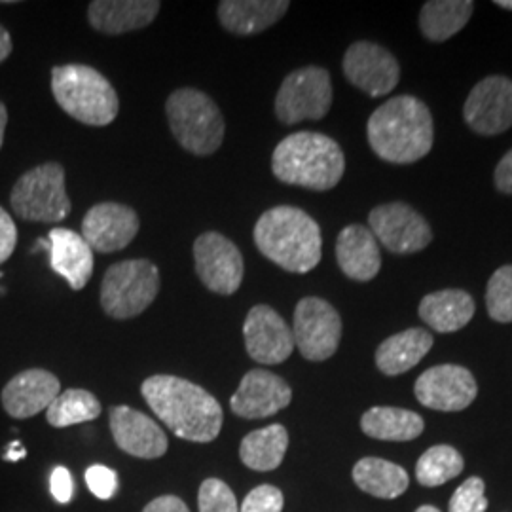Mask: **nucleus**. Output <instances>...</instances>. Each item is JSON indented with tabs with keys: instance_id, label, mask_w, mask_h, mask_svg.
<instances>
[{
	"instance_id": "nucleus-1",
	"label": "nucleus",
	"mask_w": 512,
	"mask_h": 512,
	"mask_svg": "<svg viewBox=\"0 0 512 512\" xmlns=\"http://www.w3.org/2000/svg\"><path fill=\"white\" fill-rule=\"evenodd\" d=\"M152 412L167 429L188 442H213L220 435L224 414L219 401L200 385L179 376L156 374L141 385Z\"/></svg>"
},
{
	"instance_id": "nucleus-2",
	"label": "nucleus",
	"mask_w": 512,
	"mask_h": 512,
	"mask_svg": "<svg viewBox=\"0 0 512 512\" xmlns=\"http://www.w3.org/2000/svg\"><path fill=\"white\" fill-rule=\"evenodd\" d=\"M366 137L374 154L384 162L414 164L433 148L431 110L418 97H393L370 114Z\"/></svg>"
},
{
	"instance_id": "nucleus-3",
	"label": "nucleus",
	"mask_w": 512,
	"mask_h": 512,
	"mask_svg": "<svg viewBox=\"0 0 512 512\" xmlns=\"http://www.w3.org/2000/svg\"><path fill=\"white\" fill-rule=\"evenodd\" d=\"M258 251L291 274H308L323 256L321 228L298 207L277 205L255 226Z\"/></svg>"
},
{
	"instance_id": "nucleus-4",
	"label": "nucleus",
	"mask_w": 512,
	"mask_h": 512,
	"mask_svg": "<svg viewBox=\"0 0 512 512\" xmlns=\"http://www.w3.org/2000/svg\"><path fill=\"white\" fill-rule=\"evenodd\" d=\"M272 169L281 183L325 192L342 181L346 158L329 135L300 131L275 147Z\"/></svg>"
},
{
	"instance_id": "nucleus-5",
	"label": "nucleus",
	"mask_w": 512,
	"mask_h": 512,
	"mask_svg": "<svg viewBox=\"0 0 512 512\" xmlns=\"http://www.w3.org/2000/svg\"><path fill=\"white\" fill-rule=\"evenodd\" d=\"M52 93L61 109L86 126H109L120 110L118 93L112 84L88 65L54 67Z\"/></svg>"
},
{
	"instance_id": "nucleus-6",
	"label": "nucleus",
	"mask_w": 512,
	"mask_h": 512,
	"mask_svg": "<svg viewBox=\"0 0 512 512\" xmlns=\"http://www.w3.org/2000/svg\"><path fill=\"white\" fill-rule=\"evenodd\" d=\"M169 129L179 145L196 156H211L224 141V118L217 103L196 90L181 88L165 103Z\"/></svg>"
},
{
	"instance_id": "nucleus-7",
	"label": "nucleus",
	"mask_w": 512,
	"mask_h": 512,
	"mask_svg": "<svg viewBox=\"0 0 512 512\" xmlns=\"http://www.w3.org/2000/svg\"><path fill=\"white\" fill-rule=\"evenodd\" d=\"M160 293V272L150 260L135 258L112 264L101 283V308L112 319L141 315Z\"/></svg>"
},
{
	"instance_id": "nucleus-8",
	"label": "nucleus",
	"mask_w": 512,
	"mask_h": 512,
	"mask_svg": "<svg viewBox=\"0 0 512 512\" xmlns=\"http://www.w3.org/2000/svg\"><path fill=\"white\" fill-rule=\"evenodd\" d=\"M10 203L19 219L27 222H61L71 213L65 186V169L57 162L38 165L14 184Z\"/></svg>"
},
{
	"instance_id": "nucleus-9",
	"label": "nucleus",
	"mask_w": 512,
	"mask_h": 512,
	"mask_svg": "<svg viewBox=\"0 0 512 512\" xmlns=\"http://www.w3.org/2000/svg\"><path fill=\"white\" fill-rule=\"evenodd\" d=\"M332 107L330 74L323 67H304L289 74L275 97L279 122L294 126L304 120H321Z\"/></svg>"
},
{
	"instance_id": "nucleus-10",
	"label": "nucleus",
	"mask_w": 512,
	"mask_h": 512,
	"mask_svg": "<svg viewBox=\"0 0 512 512\" xmlns=\"http://www.w3.org/2000/svg\"><path fill=\"white\" fill-rule=\"evenodd\" d=\"M293 336L294 346L304 359L313 363L327 361L342 340L340 313L323 298H302L294 310Z\"/></svg>"
},
{
	"instance_id": "nucleus-11",
	"label": "nucleus",
	"mask_w": 512,
	"mask_h": 512,
	"mask_svg": "<svg viewBox=\"0 0 512 512\" xmlns=\"http://www.w3.org/2000/svg\"><path fill=\"white\" fill-rule=\"evenodd\" d=\"M370 232L395 255H410L433 241V230L416 209L406 203L378 205L368 215Z\"/></svg>"
},
{
	"instance_id": "nucleus-12",
	"label": "nucleus",
	"mask_w": 512,
	"mask_h": 512,
	"mask_svg": "<svg viewBox=\"0 0 512 512\" xmlns=\"http://www.w3.org/2000/svg\"><path fill=\"white\" fill-rule=\"evenodd\" d=\"M196 272L211 293L230 296L241 287L245 264L234 241L219 232H205L194 241Z\"/></svg>"
},
{
	"instance_id": "nucleus-13",
	"label": "nucleus",
	"mask_w": 512,
	"mask_h": 512,
	"mask_svg": "<svg viewBox=\"0 0 512 512\" xmlns=\"http://www.w3.org/2000/svg\"><path fill=\"white\" fill-rule=\"evenodd\" d=\"M342 67L349 82L370 97H384L401 80V67L395 55L368 40L349 46Z\"/></svg>"
},
{
	"instance_id": "nucleus-14",
	"label": "nucleus",
	"mask_w": 512,
	"mask_h": 512,
	"mask_svg": "<svg viewBox=\"0 0 512 512\" xmlns=\"http://www.w3.org/2000/svg\"><path fill=\"white\" fill-rule=\"evenodd\" d=\"M467 126L486 137L512 128V80L501 74L480 80L465 99Z\"/></svg>"
},
{
	"instance_id": "nucleus-15",
	"label": "nucleus",
	"mask_w": 512,
	"mask_h": 512,
	"mask_svg": "<svg viewBox=\"0 0 512 512\" xmlns=\"http://www.w3.org/2000/svg\"><path fill=\"white\" fill-rule=\"evenodd\" d=\"M245 349L260 365H281L294 351L293 329L270 306L251 308L243 325Z\"/></svg>"
},
{
	"instance_id": "nucleus-16",
	"label": "nucleus",
	"mask_w": 512,
	"mask_h": 512,
	"mask_svg": "<svg viewBox=\"0 0 512 512\" xmlns=\"http://www.w3.org/2000/svg\"><path fill=\"white\" fill-rule=\"evenodd\" d=\"M416 399L439 412H459L471 406L478 387L475 376L459 365H439L425 370L416 380Z\"/></svg>"
},
{
	"instance_id": "nucleus-17",
	"label": "nucleus",
	"mask_w": 512,
	"mask_h": 512,
	"mask_svg": "<svg viewBox=\"0 0 512 512\" xmlns=\"http://www.w3.org/2000/svg\"><path fill=\"white\" fill-rule=\"evenodd\" d=\"M141 228L139 215L122 203H97L84 215L82 238L92 251L110 255L124 251Z\"/></svg>"
},
{
	"instance_id": "nucleus-18",
	"label": "nucleus",
	"mask_w": 512,
	"mask_h": 512,
	"mask_svg": "<svg viewBox=\"0 0 512 512\" xmlns=\"http://www.w3.org/2000/svg\"><path fill=\"white\" fill-rule=\"evenodd\" d=\"M293 401V389L274 372L249 370L230 399L232 412L243 420H262L285 410Z\"/></svg>"
},
{
	"instance_id": "nucleus-19",
	"label": "nucleus",
	"mask_w": 512,
	"mask_h": 512,
	"mask_svg": "<svg viewBox=\"0 0 512 512\" xmlns=\"http://www.w3.org/2000/svg\"><path fill=\"white\" fill-rule=\"evenodd\" d=\"M109 423L112 439L122 452L139 459L165 456L169 448L167 435L147 414L124 404L110 406Z\"/></svg>"
},
{
	"instance_id": "nucleus-20",
	"label": "nucleus",
	"mask_w": 512,
	"mask_h": 512,
	"mask_svg": "<svg viewBox=\"0 0 512 512\" xmlns=\"http://www.w3.org/2000/svg\"><path fill=\"white\" fill-rule=\"evenodd\" d=\"M61 393V384L52 372L31 368L16 374L2 389V408L16 420H29L48 410Z\"/></svg>"
},
{
	"instance_id": "nucleus-21",
	"label": "nucleus",
	"mask_w": 512,
	"mask_h": 512,
	"mask_svg": "<svg viewBox=\"0 0 512 512\" xmlns=\"http://www.w3.org/2000/svg\"><path fill=\"white\" fill-rule=\"evenodd\" d=\"M158 0H93L88 19L95 31L124 35L148 27L160 12Z\"/></svg>"
},
{
	"instance_id": "nucleus-22",
	"label": "nucleus",
	"mask_w": 512,
	"mask_h": 512,
	"mask_svg": "<svg viewBox=\"0 0 512 512\" xmlns=\"http://www.w3.org/2000/svg\"><path fill=\"white\" fill-rule=\"evenodd\" d=\"M336 260L342 274L361 283L372 281L382 268L380 245L372 232L361 224H349L340 232Z\"/></svg>"
},
{
	"instance_id": "nucleus-23",
	"label": "nucleus",
	"mask_w": 512,
	"mask_h": 512,
	"mask_svg": "<svg viewBox=\"0 0 512 512\" xmlns=\"http://www.w3.org/2000/svg\"><path fill=\"white\" fill-rule=\"evenodd\" d=\"M48 243L52 270L61 275L73 291H82L93 274L92 247L67 228H54L48 234Z\"/></svg>"
},
{
	"instance_id": "nucleus-24",
	"label": "nucleus",
	"mask_w": 512,
	"mask_h": 512,
	"mask_svg": "<svg viewBox=\"0 0 512 512\" xmlns=\"http://www.w3.org/2000/svg\"><path fill=\"white\" fill-rule=\"evenodd\" d=\"M287 0H222L220 25L238 37L258 35L274 27L289 10Z\"/></svg>"
},
{
	"instance_id": "nucleus-25",
	"label": "nucleus",
	"mask_w": 512,
	"mask_h": 512,
	"mask_svg": "<svg viewBox=\"0 0 512 512\" xmlns=\"http://www.w3.org/2000/svg\"><path fill=\"white\" fill-rule=\"evenodd\" d=\"M475 311V300L471 294L461 289H444L423 296L418 313L431 329L448 334L467 327Z\"/></svg>"
},
{
	"instance_id": "nucleus-26",
	"label": "nucleus",
	"mask_w": 512,
	"mask_h": 512,
	"mask_svg": "<svg viewBox=\"0 0 512 512\" xmlns=\"http://www.w3.org/2000/svg\"><path fill=\"white\" fill-rule=\"evenodd\" d=\"M433 348V336L425 329H408L389 336L376 349V366L385 376H399L420 363Z\"/></svg>"
},
{
	"instance_id": "nucleus-27",
	"label": "nucleus",
	"mask_w": 512,
	"mask_h": 512,
	"mask_svg": "<svg viewBox=\"0 0 512 512\" xmlns=\"http://www.w3.org/2000/svg\"><path fill=\"white\" fill-rule=\"evenodd\" d=\"M289 448V433L281 423L268 425L264 429H256L253 433L245 435L239 444V459L245 467L268 473L277 469Z\"/></svg>"
},
{
	"instance_id": "nucleus-28",
	"label": "nucleus",
	"mask_w": 512,
	"mask_h": 512,
	"mask_svg": "<svg viewBox=\"0 0 512 512\" xmlns=\"http://www.w3.org/2000/svg\"><path fill=\"white\" fill-rule=\"evenodd\" d=\"M361 429L370 439L406 442L420 437L425 423L420 414L395 406H374L361 418Z\"/></svg>"
},
{
	"instance_id": "nucleus-29",
	"label": "nucleus",
	"mask_w": 512,
	"mask_h": 512,
	"mask_svg": "<svg viewBox=\"0 0 512 512\" xmlns=\"http://www.w3.org/2000/svg\"><path fill=\"white\" fill-rule=\"evenodd\" d=\"M353 482L365 494L378 499H397L408 490L410 478L401 465L380 458H365L353 467Z\"/></svg>"
},
{
	"instance_id": "nucleus-30",
	"label": "nucleus",
	"mask_w": 512,
	"mask_h": 512,
	"mask_svg": "<svg viewBox=\"0 0 512 512\" xmlns=\"http://www.w3.org/2000/svg\"><path fill=\"white\" fill-rule=\"evenodd\" d=\"M471 0H429L423 4L420 29L431 42H444L458 35L473 16Z\"/></svg>"
},
{
	"instance_id": "nucleus-31",
	"label": "nucleus",
	"mask_w": 512,
	"mask_h": 512,
	"mask_svg": "<svg viewBox=\"0 0 512 512\" xmlns=\"http://www.w3.org/2000/svg\"><path fill=\"white\" fill-rule=\"evenodd\" d=\"M101 403L88 389H67L46 410V420L57 429L99 418Z\"/></svg>"
},
{
	"instance_id": "nucleus-32",
	"label": "nucleus",
	"mask_w": 512,
	"mask_h": 512,
	"mask_svg": "<svg viewBox=\"0 0 512 512\" xmlns=\"http://www.w3.org/2000/svg\"><path fill=\"white\" fill-rule=\"evenodd\" d=\"M463 456L456 448L440 444L429 448L416 465V478L425 488H437L463 473Z\"/></svg>"
},
{
	"instance_id": "nucleus-33",
	"label": "nucleus",
	"mask_w": 512,
	"mask_h": 512,
	"mask_svg": "<svg viewBox=\"0 0 512 512\" xmlns=\"http://www.w3.org/2000/svg\"><path fill=\"white\" fill-rule=\"evenodd\" d=\"M486 308L497 323H512V264L501 266L488 281Z\"/></svg>"
},
{
	"instance_id": "nucleus-34",
	"label": "nucleus",
	"mask_w": 512,
	"mask_h": 512,
	"mask_svg": "<svg viewBox=\"0 0 512 512\" xmlns=\"http://www.w3.org/2000/svg\"><path fill=\"white\" fill-rule=\"evenodd\" d=\"M198 509L200 512H239L238 499L224 480L207 478L200 486Z\"/></svg>"
},
{
	"instance_id": "nucleus-35",
	"label": "nucleus",
	"mask_w": 512,
	"mask_h": 512,
	"mask_svg": "<svg viewBox=\"0 0 512 512\" xmlns=\"http://www.w3.org/2000/svg\"><path fill=\"white\" fill-rule=\"evenodd\" d=\"M488 499L484 482L478 476L467 478L450 499V512H486Z\"/></svg>"
},
{
	"instance_id": "nucleus-36",
	"label": "nucleus",
	"mask_w": 512,
	"mask_h": 512,
	"mask_svg": "<svg viewBox=\"0 0 512 512\" xmlns=\"http://www.w3.org/2000/svg\"><path fill=\"white\" fill-rule=\"evenodd\" d=\"M283 505H285L283 492L272 484H262L247 494L239 512H281Z\"/></svg>"
},
{
	"instance_id": "nucleus-37",
	"label": "nucleus",
	"mask_w": 512,
	"mask_h": 512,
	"mask_svg": "<svg viewBox=\"0 0 512 512\" xmlns=\"http://www.w3.org/2000/svg\"><path fill=\"white\" fill-rule=\"evenodd\" d=\"M86 484L95 497L110 499L118 490V475L105 465H92L86 471Z\"/></svg>"
},
{
	"instance_id": "nucleus-38",
	"label": "nucleus",
	"mask_w": 512,
	"mask_h": 512,
	"mask_svg": "<svg viewBox=\"0 0 512 512\" xmlns=\"http://www.w3.org/2000/svg\"><path fill=\"white\" fill-rule=\"evenodd\" d=\"M16 243H18L16 222L0 207V264L12 256Z\"/></svg>"
},
{
	"instance_id": "nucleus-39",
	"label": "nucleus",
	"mask_w": 512,
	"mask_h": 512,
	"mask_svg": "<svg viewBox=\"0 0 512 512\" xmlns=\"http://www.w3.org/2000/svg\"><path fill=\"white\" fill-rule=\"evenodd\" d=\"M50 488L55 501L61 505H67L73 501L74 482L73 475L67 467H55L50 480Z\"/></svg>"
},
{
	"instance_id": "nucleus-40",
	"label": "nucleus",
	"mask_w": 512,
	"mask_h": 512,
	"mask_svg": "<svg viewBox=\"0 0 512 512\" xmlns=\"http://www.w3.org/2000/svg\"><path fill=\"white\" fill-rule=\"evenodd\" d=\"M494 183L499 192L512 196V148L495 167Z\"/></svg>"
},
{
	"instance_id": "nucleus-41",
	"label": "nucleus",
	"mask_w": 512,
	"mask_h": 512,
	"mask_svg": "<svg viewBox=\"0 0 512 512\" xmlns=\"http://www.w3.org/2000/svg\"><path fill=\"white\" fill-rule=\"evenodd\" d=\"M143 512H190V509L177 495H160L152 499Z\"/></svg>"
},
{
	"instance_id": "nucleus-42",
	"label": "nucleus",
	"mask_w": 512,
	"mask_h": 512,
	"mask_svg": "<svg viewBox=\"0 0 512 512\" xmlns=\"http://www.w3.org/2000/svg\"><path fill=\"white\" fill-rule=\"evenodd\" d=\"M27 456V450H25V446L19 442V440H14V442H10L8 444V448H6V454H4V459L6 461H12V463H16L19 459H23Z\"/></svg>"
},
{
	"instance_id": "nucleus-43",
	"label": "nucleus",
	"mask_w": 512,
	"mask_h": 512,
	"mask_svg": "<svg viewBox=\"0 0 512 512\" xmlns=\"http://www.w3.org/2000/svg\"><path fill=\"white\" fill-rule=\"evenodd\" d=\"M10 54H12V38H10V33L0 25V63L4 59H8Z\"/></svg>"
},
{
	"instance_id": "nucleus-44",
	"label": "nucleus",
	"mask_w": 512,
	"mask_h": 512,
	"mask_svg": "<svg viewBox=\"0 0 512 512\" xmlns=\"http://www.w3.org/2000/svg\"><path fill=\"white\" fill-rule=\"evenodd\" d=\"M6 124H8V110L4 107V103L0 101V148L4 143V131H6Z\"/></svg>"
},
{
	"instance_id": "nucleus-45",
	"label": "nucleus",
	"mask_w": 512,
	"mask_h": 512,
	"mask_svg": "<svg viewBox=\"0 0 512 512\" xmlns=\"http://www.w3.org/2000/svg\"><path fill=\"white\" fill-rule=\"evenodd\" d=\"M499 8H505V10H512V0H499V2H495Z\"/></svg>"
},
{
	"instance_id": "nucleus-46",
	"label": "nucleus",
	"mask_w": 512,
	"mask_h": 512,
	"mask_svg": "<svg viewBox=\"0 0 512 512\" xmlns=\"http://www.w3.org/2000/svg\"><path fill=\"white\" fill-rule=\"evenodd\" d=\"M416 512H440L437 507H431V505H423V507H420L418 511Z\"/></svg>"
}]
</instances>
